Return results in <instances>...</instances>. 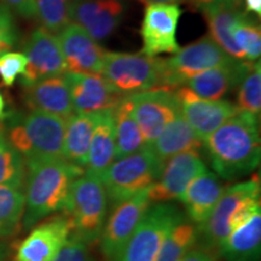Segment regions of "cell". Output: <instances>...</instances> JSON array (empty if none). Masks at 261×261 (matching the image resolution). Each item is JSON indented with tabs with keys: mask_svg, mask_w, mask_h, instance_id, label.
<instances>
[{
	"mask_svg": "<svg viewBox=\"0 0 261 261\" xmlns=\"http://www.w3.org/2000/svg\"><path fill=\"white\" fill-rule=\"evenodd\" d=\"M71 234L68 214H58L37 225L16 248L15 261H54Z\"/></svg>",
	"mask_w": 261,
	"mask_h": 261,
	"instance_id": "2e32d148",
	"label": "cell"
},
{
	"mask_svg": "<svg viewBox=\"0 0 261 261\" xmlns=\"http://www.w3.org/2000/svg\"><path fill=\"white\" fill-rule=\"evenodd\" d=\"M8 256V248L3 242H0V261H5Z\"/></svg>",
	"mask_w": 261,
	"mask_h": 261,
	"instance_id": "7bdbcfd3",
	"label": "cell"
},
{
	"mask_svg": "<svg viewBox=\"0 0 261 261\" xmlns=\"http://www.w3.org/2000/svg\"><path fill=\"white\" fill-rule=\"evenodd\" d=\"M198 242L197 226L191 221H181L163 240L156 261H180Z\"/></svg>",
	"mask_w": 261,
	"mask_h": 261,
	"instance_id": "f1b7e54d",
	"label": "cell"
},
{
	"mask_svg": "<svg viewBox=\"0 0 261 261\" xmlns=\"http://www.w3.org/2000/svg\"><path fill=\"white\" fill-rule=\"evenodd\" d=\"M224 190L219 178L208 169L192 179L180 200L192 224L198 227L210 218Z\"/></svg>",
	"mask_w": 261,
	"mask_h": 261,
	"instance_id": "7402d4cb",
	"label": "cell"
},
{
	"mask_svg": "<svg viewBox=\"0 0 261 261\" xmlns=\"http://www.w3.org/2000/svg\"><path fill=\"white\" fill-rule=\"evenodd\" d=\"M67 121L40 110L14 115L9 123L6 140L25 161L63 158Z\"/></svg>",
	"mask_w": 261,
	"mask_h": 261,
	"instance_id": "3957f363",
	"label": "cell"
},
{
	"mask_svg": "<svg viewBox=\"0 0 261 261\" xmlns=\"http://www.w3.org/2000/svg\"><path fill=\"white\" fill-rule=\"evenodd\" d=\"M102 112L77 113L67 121L63 159L80 167H86L93 132L102 117Z\"/></svg>",
	"mask_w": 261,
	"mask_h": 261,
	"instance_id": "d4e9b609",
	"label": "cell"
},
{
	"mask_svg": "<svg viewBox=\"0 0 261 261\" xmlns=\"http://www.w3.org/2000/svg\"><path fill=\"white\" fill-rule=\"evenodd\" d=\"M202 12L210 28V37L234 60H246L242 50L237 46L232 38L234 23L246 15L240 10V2L230 0L224 4L202 10Z\"/></svg>",
	"mask_w": 261,
	"mask_h": 261,
	"instance_id": "cb8c5ba5",
	"label": "cell"
},
{
	"mask_svg": "<svg viewBox=\"0 0 261 261\" xmlns=\"http://www.w3.org/2000/svg\"><path fill=\"white\" fill-rule=\"evenodd\" d=\"M181 9L178 4L151 3L145 9L140 34L143 38L142 55L155 57L161 54H175L178 22Z\"/></svg>",
	"mask_w": 261,
	"mask_h": 261,
	"instance_id": "7c38bea8",
	"label": "cell"
},
{
	"mask_svg": "<svg viewBox=\"0 0 261 261\" xmlns=\"http://www.w3.org/2000/svg\"><path fill=\"white\" fill-rule=\"evenodd\" d=\"M24 56L27 57V67L21 77L23 86L67 71L57 35L44 27L35 29L28 38L24 45Z\"/></svg>",
	"mask_w": 261,
	"mask_h": 261,
	"instance_id": "4fadbf2b",
	"label": "cell"
},
{
	"mask_svg": "<svg viewBox=\"0 0 261 261\" xmlns=\"http://www.w3.org/2000/svg\"><path fill=\"white\" fill-rule=\"evenodd\" d=\"M253 196H260L259 178H253L225 188L210 218L197 227L198 238L201 237L203 249L213 254L218 252L221 243L231 233V215L236 212L242 202Z\"/></svg>",
	"mask_w": 261,
	"mask_h": 261,
	"instance_id": "30bf717a",
	"label": "cell"
},
{
	"mask_svg": "<svg viewBox=\"0 0 261 261\" xmlns=\"http://www.w3.org/2000/svg\"><path fill=\"white\" fill-rule=\"evenodd\" d=\"M27 184L24 194V228L57 212L65 211L74 181L84 174V167L63 158L37 159L25 161Z\"/></svg>",
	"mask_w": 261,
	"mask_h": 261,
	"instance_id": "7a4b0ae2",
	"label": "cell"
},
{
	"mask_svg": "<svg viewBox=\"0 0 261 261\" xmlns=\"http://www.w3.org/2000/svg\"><path fill=\"white\" fill-rule=\"evenodd\" d=\"M108 197L100 178L84 172L71 187L65 213L71 223V234L86 244L99 240L107 218Z\"/></svg>",
	"mask_w": 261,
	"mask_h": 261,
	"instance_id": "5b68a950",
	"label": "cell"
},
{
	"mask_svg": "<svg viewBox=\"0 0 261 261\" xmlns=\"http://www.w3.org/2000/svg\"><path fill=\"white\" fill-rule=\"evenodd\" d=\"M24 205V194L21 188L0 185V230L4 237L21 230Z\"/></svg>",
	"mask_w": 261,
	"mask_h": 261,
	"instance_id": "f546056e",
	"label": "cell"
},
{
	"mask_svg": "<svg viewBox=\"0 0 261 261\" xmlns=\"http://www.w3.org/2000/svg\"><path fill=\"white\" fill-rule=\"evenodd\" d=\"M253 63L247 61H233L228 64L212 68L195 75L182 84L198 97L218 100L240 86Z\"/></svg>",
	"mask_w": 261,
	"mask_h": 261,
	"instance_id": "ffe728a7",
	"label": "cell"
},
{
	"mask_svg": "<svg viewBox=\"0 0 261 261\" xmlns=\"http://www.w3.org/2000/svg\"><path fill=\"white\" fill-rule=\"evenodd\" d=\"M23 96L25 103L32 110H40L65 120H69L74 114L69 84L65 73L24 86Z\"/></svg>",
	"mask_w": 261,
	"mask_h": 261,
	"instance_id": "44dd1931",
	"label": "cell"
},
{
	"mask_svg": "<svg viewBox=\"0 0 261 261\" xmlns=\"http://www.w3.org/2000/svg\"><path fill=\"white\" fill-rule=\"evenodd\" d=\"M0 237H4V234H3V232H2V230H0Z\"/></svg>",
	"mask_w": 261,
	"mask_h": 261,
	"instance_id": "f6af8a7d",
	"label": "cell"
},
{
	"mask_svg": "<svg viewBox=\"0 0 261 261\" xmlns=\"http://www.w3.org/2000/svg\"><path fill=\"white\" fill-rule=\"evenodd\" d=\"M163 163L149 146L114 161L98 175L106 189L108 202L116 205L149 190L159 180Z\"/></svg>",
	"mask_w": 261,
	"mask_h": 261,
	"instance_id": "277c9868",
	"label": "cell"
},
{
	"mask_svg": "<svg viewBox=\"0 0 261 261\" xmlns=\"http://www.w3.org/2000/svg\"><path fill=\"white\" fill-rule=\"evenodd\" d=\"M233 61L236 60L205 35L200 40L179 48L173 57L162 60V89H178L195 75Z\"/></svg>",
	"mask_w": 261,
	"mask_h": 261,
	"instance_id": "ba28073f",
	"label": "cell"
},
{
	"mask_svg": "<svg viewBox=\"0 0 261 261\" xmlns=\"http://www.w3.org/2000/svg\"><path fill=\"white\" fill-rule=\"evenodd\" d=\"M215 255L213 253L208 252V250L203 249V248H192V249L189 252L187 255L180 261H214Z\"/></svg>",
	"mask_w": 261,
	"mask_h": 261,
	"instance_id": "f35d334b",
	"label": "cell"
},
{
	"mask_svg": "<svg viewBox=\"0 0 261 261\" xmlns=\"http://www.w3.org/2000/svg\"><path fill=\"white\" fill-rule=\"evenodd\" d=\"M162 60L142 54L107 52L99 74L122 96L162 89Z\"/></svg>",
	"mask_w": 261,
	"mask_h": 261,
	"instance_id": "8992f818",
	"label": "cell"
},
{
	"mask_svg": "<svg viewBox=\"0 0 261 261\" xmlns=\"http://www.w3.org/2000/svg\"><path fill=\"white\" fill-rule=\"evenodd\" d=\"M259 119L238 112L204 142L208 159L218 175L236 180L256 169L261 159Z\"/></svg>",
	"mask_w": 261,
	"mask_h": 261,
	"instance_id": "6da1fadb",
	"label": "cell"
},
{
	"mask_svg": "<svg viewBox=\"0 0 261 261\" xmlns=\"http://www.w3.org/2000/svg\"><path fill=\"white\" fill-rule=\"evenodd\" d=\"M4 108H5L4 98H3V94L0 92V119H2L3 115H4Z\"/></svg>",
	"mask_w": 261,
	"mask_h": 261,
	"instance_id": "ee69618b",
	"label": "cell"
},
{
	"mask_svg": "<svg viewBox=\"0 0 261 261\" xmlns=\"http://www.w3.org/2000/svg\"><path fill=\"white\" fill-rule=\"evenodd\" d=\"M71 0H35V17L48 32L58 34L70 23Z\"/></svg>",
	"mask_w": 261,
	"mask_h": 261,
	"instance_id": "1f68e13d",
	"label": "cell"
},
{
	"mask_svg": "<svg viewBox=\"0 0 261 261\" xmlns=\"http://www.w3.org/2000/svg\"><path fill=\"white\" fill-rule=\"evenodd\" d=\"M12 10L25 18L35 17V0H4Z\"/></svg>",
	"mask_w": 261,
	"mask_h": 261,
	"instance_id": "74e56055",
	"label": "cell"
},
{
	"mask_svg": "<svg viewBox=\"0 0 261 261\" xmlns=\"http://www.w3.org/2000/svg\"><path fill=\"white\" fill-rule=\"evenodd\" d=\"M127 97L146 146L152 144L166 125L180 114L179 99L172 90L155 89Z\"/></svg>",
	"mask_w": 261,
	"mask_h": 261,
	"instance_id": "9c48e42d",
	"label": "cell"
},
{
	"mask_svg": "<svg viewBox=\"0 0 261 261\" xmlns=\"http://www.w3.org/2000/svg\"><path fill=\"white\" fill-rule=\"evenodd\" d=\"M218 254L225 261H259L261 255V211L232 231Z\"/></svg>",
	"mask_w": 261,
	"mask_h": 261,
	"instance_id": "484cf974",
	"label": "cell"
},
{
	"mask_svg": "<svg viewBox=\"0 0 261 261\" xmlns=\"http://www.w3.org/2000/svg\"><path fill=\"white\" fill-rule=\"evenodd\" d=\"M67 71L99 74L107 52L77 24L70 23L57 35Z\"/></svg>",
	"mask_w": 261,
	"mask_h": 261,
	"instance_id": "d6986e66",
	"label": "cell"
},
{
	"mask_svg": "<svg viewBox=\"0 0 261 261\" xmlns=\"http://www.w3.org/2000/svg\"><path fill=\"white\" fill-rule=\"evenodd\" d=\"M17 41V31L8 8L0 5V56L9 52Z\"/></svg>",
	"mask_w": 261,
	"mask_h": 261,
	"instance_id": "d590c367",
	"label": "cell"
},
{
	"mask_svg": "<svg viewBox=\"0 0 261 261\" xmlns=\"http://www.w3.org/2000/svg\"><path fill=\"white\" fill-rule=\"evenodd\" d=\"M115 120V161L145 148V140L133 117L128 97L125 96L114 108Z\"/></svg>",
	"mask_w": 261,
	"mask_h": 261,
	"instance_id": "83f0119b",
	"label": "cell"
},
{
	"mask_svg": "<svg viewBox=\"0 0 261 261\" xmlns=\"http://www.w3.org/2000/svg\"><path fill=\"white\" fill-rule=\"evenodd\" d=\"M244 3L247 11L261 16V0H244Z\"/></svg>",
	"mask_w": 261,
	"mask_h": 261,
	"instance_id": "60d3db41",
	"label": "cell"
},
{
	"mask_svg": "<svg viewBox=\"0 0 261 261\" xmlns=\"http://www.w3.org/2000/svg\"><path fill=\"white\" fill-rule=\"evenodd\" d=\"M113 109L103 110L91 139L86 171L97 175L115 161V120Z\"/></svg>",
	"mask_w": 261,
	"mask_h": 261,
	"instance_id": "4316f807",
	"label": "cell"
},
{
	"mask_svg": "<svg viewBox=\"0 0 261 261\" xmlns=\"http://www.w3.org/2000/svg\"><path fill=\"white\" fill-rule=\"evenodd\" d=\"M24 177L25 166L23 158L3 137L0 140V185L22 189Z\"/></svg>",
	"mask_w": 261,
	"mask_h": 261,
	"instance_id": "d6a6232c",
	"label": "cell"
},
{
	"mask_svg": "<svg viewBox=\"0 0 261 261\" xmlns=\"http://www.w3.org/2000/svg\"><path fill=\"white\" fill-rule=\"evenodd\" d=\"M125 5L121 0H71L69 17L96 41L104 40L121 23Z\"/></svg>",
	"mask_w": 261,
	"mask_h": 261,
	"instance_id": "e0dca14e",
	"label": "cell"
},
{
	"mask_svg": "<svg viewBox=\"0 0 261 261\" xmlns=\"http://www.w3.org/2000/svg\"><path fill=\"white\" fill-rule=\"evenodd\" d=\"M3 139V136H2V133H0V140H2Z\"/></svg>",
	"mask_w": 261,
	"mask_h": 261,
	"instance_id": "bcb514c9",
	"label": "cell"
},
{
	"mask_svg": "<svg viewBox=\"0 0 261 261\" xmlns=\"http://www.w3.org/2000/svg\"><path fill=\"white\" fill-rule=\"evenodd\" d=\"M151 151L161 160L167 161L181 152H200L204 149V143L196 136L194 129L180 114L166 125L160 136L149 145Z\"/></svg>",
	"mask_w": 261,
	"mask_h": 261,
	"instance_id": "603a6c76",
	"label": "cell"
},
{
	"mask_svg": "<svg viewBox=\"0 0 261 261\" xmlns=\"http://www.w3.org/2000/svg\"><path fill=\"white\" fill-rule=\"evenodd\" d=\"M207 171V166L198 152H181L163 163L159 180L148 190L150 203H168L181 200L194 178Z\"/></svg>",
	"mask_w": 261,
	"mask_h": 261,
	"instance_id": "5bb4252c",
	"label": "cell"
},
{
	"mask_svg": "<svg viewBox=\"0 0 261 261\" xmlns=\"http://www.w3.org/2000/svg\"><path fill=\"white\" fill-rule=\"evenodd\" d=\"M190 2L192 3V5L202 11V10L212 8V6L224 4V3L230 2V0H190Z\"/></svg>",
	"mask_w": 261,
	"mask_h": 261,
	"instance_id": "ab89813d",
	"label": "cell"
},
{
	"mask_svg": "<svg viewBox=\"0 0 261 261\" xmlns=\"http://www.w3.org/2000/svg\"><path fill=\"white\" fill-rule=\"evenodd\" d=\"M182 219L184 215L175 204L150 205L117 261H156L163 240Z\"/></svg>",
	"mask_w": 261,
	"mask_h": 261,
	"instance_id": "52a82bcc",
	"label": "cell"
},
{
	"mask_svg": "<svg viewBox=\"0 0 261 261\" xmlns=\"http://www.w3.org/2000/svg\"><path fill=\"white\" fill-rule=\"evenodd\" d=\"M27 67V57L21 52H5L0 56V79L6 87L15 84L18 75H23Z\"/></svg>",
	"mask_w": 261,
	"mask_h": 261,
	"instance_id": "e575fe53",
	"label": "cell"
},
{
	"mask_svg": "<svg viewBox=\"0 0 261 261\" xmlns=\"http://www.w3.org/2000/svg\"><path fill=\"white\" fill-rule=\"evenodd\" d=\"M237 94L238 112L252 114L260 117L261 113V67L260 61L253 63L242 83Z\"/></svg>",
	"mask_w": 261,
	"mask_h": 261,
	"instance_id": "4dcf8cb0",
	"label": "cell"
},
{
	"mask_svg": "<svg viewBox=\"0 0 261 261\" xmlns=\"http://www.w3.org/2000/svg\"><path fill=\"white\" fill-rule=\"evenodd\" d=\"M148 4L151 3H163V4H178V3L184 2V0H144Z\"/></svg>",
	"mask_w": 261,
	"mask_h": 261,
	"instance_id": "b9f144b4",
	"label": "cell"
},
{
	"mask_svg": "<svg viewBox=\"0 0 261 261\" xmlns=\"http://www.w3.org/2000/svg\"><path fill=\"white\" fill-rule=\"evenodd\" d=\"M65 77L76 114L113 109L125 97L117 93L100 74L65 71Z\"/></svg>",
	"mask_w": 261,
	"mask_h": 261,
	"instance_id": "ac0fdd59",
	"label": "cell"
},
{
	"mask_svg": "<svg viewBox=\"0 0 261 261\" xmlns=\"http://www.w3.org/2000/svg\"><path fill=\"white\" fill-rule=\"evenodd\" d=\"M151 205L148 190L113 205V213L100 233V250L106 261H117L146 210Z\"/></svg>",
	"mask_w": 261,
	"mask_h": 261,
	"instance_id": "8fae6325",
	"label": "cell"
},
{
	"mask_svg": "<svg viewBox=\"0 0 261 261\" xmlns=\"http://www.w3.org/2000/svg\"><path fill=\"white\" fill-rule=\"evenodd\" d=\"M54 261H94V259L90 253L89 244L70 236Z\"/></svg>",
	"mask_w": 261,
	"mask_h": 261,
	"instance_id": "8d00e7d4",
	"label": "cell"
},
{
	"mask_svg": "<svg viewBox=\"0 0 261 261\" xmlns=\"http://www.w3.org/2000/svg\"><path fill=\"white\" fill-rule=\"evenodd\" d=\"M232 38L237 46L242 50L246 60L256 62L261 55V31L254 22L249 21L246 15L234 23Z\"/></svg>",
	"mask_w": 261,
	"mask_h": 261,
	"instance_id": "836d02e7",
	"label": "cell"
},
{
	"mask_svg": "<svg viewBox=\"0 0 261 261\" xmlns=\"http://www.w3.org/2000/svg\"><path fill=\"white\" fill-rule=\"evenodd\" d=\"M175 94L180 104L182 117L203 143L214 130L238 113L233 103L221 99H204L187 86L178 87Z\"/></svg>",
	"mask_w": 261,
	"mask_h": 261,
	"instance_id": "9a60e30c",
	"label": "cell"
}]
</instances>
